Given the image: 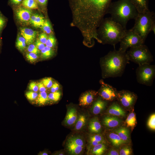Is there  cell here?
<instances>
[{
	"label": "cell",
	"mask_w": 155,
	"mask_h": 155,
	"mask_svg": "<svg viewBox=\"0 0 155 155\" xmlns=\"http://www.w3.org/2000/svg\"><path fill=\"white\" fill-rule=\"evenodd\" d=\"M121 122L120 119L115 116H106L103 121V124L109 127H116L120 124Z\"/></svg>",
	"instance_id": "obj_17"
},
{
	"label": "cell",
	"mask_w": 155,
	"mask_h": 155,
	"mask_svg": "<svg viewBox=\"0 0 155 155\" xmlns=\"http://www.w3.org/2000/svg\"><path fill=\"white\" fill-rule=\"evenodd\" d=\"M155 16L154 12L150 11L139 13L135 19L134 25L131 30L138 34L144 42L155 23Z\"/></svg>",
	"instance_id": "obj_5"
},
{
	"label": "cell",
	"mask_w": 155,
	"mask_h": 155,
	"mask_svg": "<svg viewBox=\"0 0 155 155\" xmlns=\"http://www.w3.org/2000/svg\"><path fill=\"white\" fill-rule=\"evenodd\" d=\"M47 0H38V2L42 5H45L47 2Z\"/></svg>",
	"instance_id": "obj_49"
},
{
	"label": "cell",
	"mask_w": 155,
	"mask_h": 155,
	"mask_svg": "<svg viewBox=\"0 0 155 155\" xmlns=\"http://www.w3.org/2000/svg\"><path fill=\"white\" fill-rule=\"evenodd\" d=\"M108 113L117 116L124 117L125 115V113L123 109L119 104L115 102H113L109 106Z\"/></svg>",
	"instance_id": "obj_16"
},
{
	"label": "cell",
	"mask_w": 155,
	"mask_h": 155,
	"mask_svg": "<svg viewBox=\"0 0 155 155\" xmlns=\"http://www.w3.org/2000/svg\"><path fill=\"white\" fill-rule=\"evenodd\" d=\"M100 28L99 39L101 43L113 45L114 48L120 42L125 34L126 29L116 22L111 17L102 21Z\"/></svg>",
	"instance_id": "obj_4"
},
{
	"label": "cell",
	"mask_w": 155,
	"mask_h": 155,
	"mask_svg": "<svg viewBox=\"0 0 155 155\" xmlns=\"http://www.w3.org/2000/svg\"><path fill=\"white\" fill-rule=\"evenodd\" d=\"M126 52L116 50L114 48L102 58L100 61L102 76L104 78L121 76L129 63Z\"/></svg>",
	"instance_id": "obj_1"
},
{
	"label": "cell",
	"mask_w": 155,
	"mask_h": 155,
	"mask_svg": "<svg viewBox=\"0 0 155 155\" xmlns=\"http://www.w3.org/2000/svg\"><path fill=\"white\" fill-rule=\"evenodd\" d=\"M32 15V11L30 9L22 7H19L16 11L18 19L24 22H29Z\"/></svg>",
	"instance_id": "obj_13"
},
{
	"label": "cell",
	"mask_w": 155,
	"mask_h": 155,
	"mask_svg": "<svg viewBox=\"0 0 155 155\" xmlns=\"http://www.w3.org/2000/svg\"><path fill=\"white\" fill-rule=\"evenodd\" d=\"M61 93L59 91L54 92H51L48 95L49 101L56 102L58 101L60 98Z\"/></svg>",
	"instance_id": "obj_32"
},
{
	"label": "cell",
	"mask_w": 155,
	"mask_h": 155,
	"mask_svg": "<svg viewBox=\"0 0 155 155\" xmlns=\"http://www.w3.org/2000/svg\"><path fill=\"white\" fill-rule=\"evenodd\" d=\"M145 42L137 34L131 29L127 30L125 34L120 41L119 51L125 52L129 48L144 44Z\"/></svg>",
	"instance_id": "obj_8"
},
{
	"label": "cell",
	"mask_w": 155,
	"mask_h": 155,
	"mask_svg": "<svg viewBox=\"0 0 155 155\" xmlns=\"http://www.w3.org/2000/svg\"><path fill=\"white\" fill-rule=\"evenodd\" d=\"M45 44L41 42L38 39L36 40L35 45L39 50H41L45 46Z\"/></svg>",
	"instance_id": "obj_45"
},
{
	"label": "cell",
	"mask_w": 155,
	"mask_h": 155,
	"mask_svg": "<svg viewBox=\"0 0 155 155\" xmlns=\"http://www.w3.org/2000/svg\"><path fill=\"white\" fill-rule=\"evenodd\" d=\"M114 131L125 143L128 142L129 141V131L127 128L121 127L115 130Z\"/></svg>",
	"instance_id": "obj_20"
},
{
	"label": "cell",
	"mask_w": 155,
	"mask_h": 155,
	"mask_svg": "<svg viewBox=\"0 0 155 155\" xmlns=\"http://www.w3.org/2000/svg\"><path fill=\"white\" fill-rule=\"evenodd\" d=\"M86 121L85 115H80L75 125V129L77 130L81 129L85 124Z\"/></svg>",
	"instance_id": "obj_29"
},
{
	"label": "cell",
	"mask_w": 155,
	"mask_h": 155,
	"mask_svg": "<svg viewBox=\"0 0 155 155\" xmlns=\"http://www.w3.org/2000/svg\"><path fill=\"white\" fill-rule=\"evenodd\" d=\"M60 86L59 84L57 82L54 83L51 88V92H54L59 90Z\"/></svg>",
	"instance_id": "obj_44"
},
{
	"label": "cell",
	"mask_w": 155,
	"mask_h": 155,
	"mask_svg": "<svg viewBox=\"0 0 155 155\" xmlns=\"http://www.w3.org/2000/svg\"><path fill=\"white\" fill-rule=\"evenodd\" d=\"M56 44V40L52 35H50L48 38L45 45L51 48L54 47Z\"/></svg>",
	"instance_id": "obj_34"
},
{
	"label": "cell",
	"mask_w": 155,
	"mask_h": 155,
	"mask_svg": "<svg viewBox=\"0 0 155 155\" xmlns=\"http://www.w3.org/2000/svg\"><path fill=\"white\" fill-rule=\"evenodd\" d=\"M106 149V147L104 143H99L93 146L92 150V154L95 155H101L103 154Z\"/></svg>",
	"instance_id": "obj_24"
},
{
	"label": "cell",
	"mask_w": 155,
	"mask_h": 155,
	"mask_svg": "<svg viewBox=\"0 0 155 155\" xmlns=\"http://www.w3.org/2000/svg\"><path fill=\"white\" fill-rule=\"evenodd\" d=\"M139 13L149 11L148 0H130Z\"/></svg>",
	"instance_id": "obj_14"
},
{
	"label": "cell",
	"mask_w": 155,
	"mask_h": 155,
	"mask_svg": "<svg viewBox=\"0 0 155 155\" xmlns=\"http://www.w3.org/2000/svg\"><path fill=\"white\" fill-rule=\"evenodd\" d=\"M26 59L32 63L35 62L38 58L37 54L30 52L27 53L26 54Z\"/></svg>",
	"instance_id": "obj_35"
},
{
	"label": "cell",
	"mask_w": 155,
	"mask_h": 155,
	"mask_svg": "<svg viewBox=\"0 0 155 155\" xmlns=\"http://www.w3.org/2000/svg\"><path fill=\"white\" fill-rule=\"evenodd\" d=\"M44 21V17L42 16L34 13L32 15L29 22L33 26L38 28H41Z\"/></svg>",
	"instance_id": "obj_18"
},
{
	"label": "cell",
	"mask_w": 155,
	"mask_h": 155,
	"mask_svg": "<svg viewBox=\"0 0 155 155\" xmlns=\"http://www.w3.org/2000/svg\"><path fill=\"white\" fill-rule=\"evenodd\" d=\"M106 102L100 98L98 99L94 104L92 107L93 113L97 115L100 113L105 108Z\"/></svg>",
	"instance_id": "obj_19"
},
{
	"label": "cell",
	"mask_w": 155,
	"mask_h": 155,
	"mask_svg": "<svg viewBox=\"0 0 155 155\" xmlns=\"http://www.w3.org/2000/svg\"><path fill=\"white\" fill-rule=\"evenodd\" d=\"M27 50L29 52L33 53L36 54H38L39 52V50L36 46L32 44L28 45Z\"/></svg>",
	"instance_id": "obj_39"
},
{
	"label": "cell",
	"mask_w": 155,
	"mask_h": 155,
	"mask_svg": "<svg viewBox=\"0 0 155 155\" xmlns=\"http://www.w3.org/2000/svg\"><path fill=\"white\" fill-rule=\"evenodd\" d=\"M67 147L70 153L74 155H78L80 153L84 147L78 146L73 143L67 142Z\"/></svg>",
	"instance_id": "obj_22"
},
{
	"label": "cell",
	"mask_w": 155,
	"mask_h": 155,
	"mask_svg": "<svg viewBox=\"0 0 155 155\" xmlns=\"http://www.w3.org/2000/svg\"><path fill=\"white\" fill-rule=\"evenodd\" d=\"M109 138L113 145L119 146L125 143L119 136L116 133H111L108 135Z\"/></svg>",
	"instance_id": "obj_23"
},
{
	"label": "cell",
	"mask_w": 155,
	"mask_h": 155,
	"mask_svg": "<svg viewBox=\"0 0 155 155\" xmlns=\"http://www.w3.org/2000/svg\"><path fill=\"white\" fill-rule=\"evenodd\" d=\"M26 44L24 38L22 36H18L16 42L17 48L20 51H23L26 49Z\"/></svg>",
	"instance_id": "obj_28"
},
{
	"label": "cell",
	"mask_w": 155,
	"mask_h": 155,
	"mask_svg": "<svg viewBox=\"0 0 155 155\" xmlns=\"http://www.w3.org/2000/svg\"><path fill=\"white\" fill-rule=\"evenodd\" d=\"M20 33L22 36L25 40L26 44L28 45L32 44L34 41L37 34L35 31L28 28H21Z\"/></svg>",
	"instance_id": "obj_11"
},
{
	"label": "cell",
	"mask_w": 155,
	"mask_h": 155,
	"mask_svg": "<svg viewBox=\"0 0 155 155\" xmlns=\"http://www.w3.org/2000/svg\"><path fill=\"white\" fill-rule=\"evenodd\" d=\"M155 23H154L153 24L152 28H151V31H153L154 34L155 33Z\"/></svg>",
	"instance_id": "obj_51"
},
{
	"label": "cell",
	"mask_w": 155,
	"mask_h": 155,
	"mask_svg": "<svg viewBox=\"0 0 155 155\" xmlns=\"http://www.w3.org/2000/svg\"><path fill=\"white\" fill-rule=\"evenodd\" d=\"M131 153V150L127 147H125L122 148L119 152V154L121 155H129Z\"/></svg>",
	"instance_id": "obj_42"
},
{
	"label": "cell",
	"mask_w": 155,
	"mask_h": 155,
	"mask_svg": "<svg viewBox=\"0 0 155 155\" xmlns=\"http://www.w3.org/2000/svg\"><path fill=\"white\" fill-rule=\"evenodd\" d=\"M119 153L116 150H112L110 151L108 154V155H119Z\"/></svg>",
	"instance_id": "obj_48"
},
{
	"label": "cell",
	"mask_w": 155,
	"mask_h": 155,
	"mask_svg": "<svg viewBox=\"0 0 155 155\" xmlns=\"http://www.w3.org/2000/svg\"><path fill=\"white\" fill-rule=\"evenodd\" d=\"M101 85L99 94L103 100L113 101L117 98L118 92L111 85L104 82L103 80L100 81Z\"/></svg>",
	"instance_id": "obj_9"
},
{
	"label": "cell",
	"mask_w": 155,
	"mask_h": 155,
	"mask_svg": "<svg viewBox=\"0 0 155 155\" xmlns=\"http://www.w3.org/2000/svg\"><path fill=\"white\" fill-rule=\"evenodd\" d=\"M47 38V35L45 32L42 33L39 35V40L44 44H45Z\"/></svg>",
	"instance_id": "obj_43"
},
{
	"label": "cell",
	"mask_w": 155,
	"mask_h": 155,
	"mask_svg": "<svg viewBox=\"0 0 155 155\" xmlns=\"http://www.w3.org/2000/svg\"><path fill=\"white\" fill-rule=\"evenodd\" d=\"M36 99V102L40 105L44 104L49 101L48 95L46 92H40Z\"/></svg>",
	"instance_id": "obj_26"
},
{
	"label": "cell",
	"mask_w": 155,
	"mask_h": 155,
	"mask_svg": "<svg viewBox=\"0 0 155 155\" xmlns=\"http://www.w3.org/2000/svg\"><path fill=\"white\" fill-rule=\"evenodd\" d=\"M89 129L92 132L98 133L100 132L101 125L97 118H94L91 120L89 125Z\"/></svg>",
	"instance_id": "obj_21"
},
{
	"label": "cell",
	"mask_w": 155,
	"mask_h": 155,
	"mask_svg": "<svg viewBox=\"0 0 155 155\" xmlns=\"http://www.w3.org/2000/svg\"><path fill=\"white\" fill-rule=\"evenodd\" d=\"M22 0H11L12 3L15 4H18L21 3Z\"/></svg>",
	"instance_id": "obj_50"
},
{
	"label": "cell",
	"mask_w": 155,
	"mask_h": 155,
	"mask_svg": "<svg viewBox=\"0 0 155 155\" xmlns=\"http://www.w3.org/2000/svg\"><path fill=\"white\" fill-rule=\"evenodd\" d=\"M40 154L41 155H47L48 154L46 152H43L40 153Z\"/></svg>",
	"instance_id": "obj_52"
},
{
	"label": "cell",
	"mask_w": 155,
	"mask_h": 155,
	"mask_svg": "<svg viewBox=\"0 0 155 155\" xmlns=\"http://www.w3.org/2000/svg\"><path fill=\"white\" fill-rule=\"evenodd\" d=\"M67 142L73 143L78 146L84 147L83 141L81 138L78 137H71L68 138Z\"/></svg>",
	"instance_id": "obj_31"
},
{
	"label": "cell",
	"mask_w": 155,
	"mask_h": 155,
	"mask_svg": "<svg viewBox=\"0 0 155 155\" xmlns=\"http://www.w3.org/2000/svg\"><path fill=\"white\" fill-rule=\"evenodd\" d=\"M41 28L45 33L47 34L51 33L52 31L51 25L49 21L47 20L44 21Z\"/></svg>",
	"instance_id": "obj_33"
},
{
	"label": "cell",
	"mask_w": 155,
	"mask_h": 155,
	"mask_svg": "<svg viewBox=\"0 0 155 155\" xmlns=\"http://www.w3.org/2000/svg\"><path fill=\"white\" fill-rule=\"evenodd\" d=\"M36 2H38V0H34Z\"/></svg>",
	"instance_id": "obj_53"
},
{
	"label": "cell",
	"mask_w": 155,
	"mask_h": 155,
	"mask_svg": "<svg viewBox=\"0 0 155 155\" xmlns=\"http://www.w3.org/2000/svg\"><path fill=\"white\" fill-rule=\"evenodd\" d=\"M97 93V92L92 90L86 92L80 97L79 105L85 106L90 104L94 100Z\"/></svg>",
	"instance_id": "obj_12"
},
{
	"label": "cell",
	"mask_w": 155,
	"mask_h": 155,
	"mask_svg": "<svg viewBox=\"0 0 155 155\" xmlns=\"http://www.w3.org/2000/svg\"><path fill=\"white\" fill-rule=\"evenodd\" d=\"M121 105L126 107H130L137 99L135 94L129 91L122 90L118 92L117 98Z\"/></svg>",
	"instance_id": "obj_10"
},
{
	"label": "cell",
	"mask_w": 155,
	"mask_h": 155,
	"mask_svg": "<svg viewBox=\"0 0 155 155\" xmlns=\"http://www.w3.org/2000/svg\"><path fill=\"white\" fill-rule=\"evenodd\" d=\"M38 90L40 92H46L47 88L44 86L41 82L37 83Z\"/></svg>",
	"instance_id": "obj_46"
},
{
	"label": "cell",
	"mask_w": 155,
	"mask_h": 155,
	"mask_svg": "<svg viewBox=\"0 0 155 155\" xmlns=\"http://www.w3.org/2000/svg\"><path fill=\"white\" fill-rule=\"evenodd\" d=\"M136 79L140 84L151 86L155 77V66L150 64L139 65L136 70Z\"/></svg>",
	"instance_id": "obj_7"
},
{
	"label": "cell",
	"mask_w": 155,
	"mask_h": 155,
	"mask_svg": "<svg viewBox=\"0 0 155 155\" xmlns=\"http://www.w3.org/2000/svg\"><path fill=\"white\" fill-rule=\"evenodd\" d=\"M107 13L111 14L113 20L125 29L128 21L135 20L139 13L130 0H118L111 2Z\"/></svg>",
	"instance_id": "obj_2"
},
{
	"label": "cell",
	"mask_w": 155,
	"mask_h": 155,
	"mask_svg": "<svg viewBox=\"0 0 155 155\" xmlns=\"http://www.w3.org/2000/svg\"><path fill=\"white\" fill-rule=\"evenodd\" d=\"M148 125L151 129H155V114H153L150 117L148 122Z\"/></svg>",
	"instance_id": "obj_38"
},
{
	"label": "cell",
	"mask_w": 155,
	"mask_h": 155,
	"mask_svg": "<svg viewBox=\"0 0 155 155\" xmlns=\"http://www.w3.org/2000/svg\"><path fill=\"white\" fill-rule=\"evenodd\" d=\"M112 0H69L71 6L76 10H85L87 16L96 21L102 20L107 13Z\"/></svg>",
	"instance_id": "obj_3"
},
{
	"label": "cell",
	"mask_w": 155,
	"mask_h": 155,
	"mask_svg": "<svg viewBox=\"0 0 155 155\" xmlns=\"http://www.w3.org/2000/svg\"><path fill=\"white\" fill-rule=\"evenodd\" d=\"M129 61L139 65L150 64L153 61V57L148 46L144 44L131 48L126 52Z\"/></svg>",
	"instance_id": "obj_6"
},
{
	"label": "cell",
	"mask_w": 155,
	"mask_h": 155,
	"mask_svg": "<svg viewBox=\"0 0 155 155\" xmlns=\"http://www.w3.org/2000/svg\"><path fill=\"white\" fill-rule=\"evenodd\" d=\"M91 139L98 142L99 143H104V141L102 136L99 134H95L91 135L89 137Z\"/></svg>",
	"instance_id": "obj_40"
},
{
	"label": "cell",
	"mask_w": 155,
	"mask_h": 155,
	"mask_svg": "<svg viewBox=\"0 0 155 155\" xmlns=\"http://www.w3.org/2000/svg\"><path fill=\"white\" fill-rule=\"evenodd\" d=\"M41 82L47 88H50L53 84V80L50 77L44 78Z\"/></svg>",
	"instance_id": "obj_36"
},
{
	"label": "cell",
	"mask_w": 155,
	"mask_h": 155,
	"mask_svg": "<svg viewBox=\"0 0 155 155\" xmlns=\"http://www.w3.org/2000/svg\"><path fill=\"white\" fill-rule=\"evenodd\" d=\"M136 122V118L134 113H130L128 116L126 120L127 127H133Z\"/></svg>",
	"instance_id": "obj_30"
},
{
	"label": "cell",
	"mask_w": 155,
	"mask_h": 155,
	"mask_svg": "<svg viewBox=\"0 0 155 155\" xmlns=\"http://www.w3.org/2000/svg\"><path fill=\"white\" fill-rule=\"evenodd\" d=\"M5 22L4 18L0 14V31H1L4 26Z\"/></svg>",
	"instance_id": "obj_47"
},
{
	"label": "cell",
	"mask_w": 155,
	"mask_h": 155,
	"mask_svg": "<svg viewBox=\"0 0 155 155\" xmlns=\"http://www.w3.org/2000/svg\"><path fill=\"white\" fill-rule=\"evenodd\" d=\"M29 90L35 92H37L38 90L37 83L32 82L29 84L28 86Z\"/></svg>",
	"instance_id": "obj_41"
},
{
	"label": "cell",
	"mask_w": 155,
	"mask_h": 155,
	"mask_svg": "<svg viewBox=\"0 0 155 155\" xmlns=\"http://www.w3.org/2000/svg\"><path fill=\"white\" fill-rule=\"evenodd\" d=\"M25 95L27 98L28 100H33L37 98L38 94L36 92L30 91L27 92Z\"/></svg>",
	"instance_id": "obj_37"
},
{
	"label": "cell",
	"mask_w": 155,
	"mask_h": 155,
	"mask_svg": "<svg viewBox=\"0 0 155 155\" xmlns=\"http://www.w3.org/2000/svg\"><path fill=\"white\" fill-rule=\"evenodd\" d=\"M41 56L43 59H46L50 58L54 55V51L52 48L45 46L41 50Z\"/></svg>",
	"instance_id": "obj_25"
},
{
	"label": "cell",
	"mask_w": 155,
	"mask_h": 155,
	"mask_svg": "<svg viewBox=\"0 0 155 155\" xmlns=\"http://www.w3.org/2000/svg\"><path fill=\"white\" fill-rule=\"evenodd\" d=\"M22 5L28 9H35L38 8L36 2L34 0H23Z\"/></svg>",
	"instance_id": "obj_27"
},
{
	"label": "cell",
	"mask_w": 155,
	"mask_h": 155,
	"mask_svg": "<svg viewBox=\"0 0 155 155\" xmlns=\"http://www.w3.org/2000/svg\"><path fill=\"white\" fill-rule=\"evenodd\" d=\"M77 110L74 108H71L68 110L65 119V123L68 125L74 124L77 119Z\"/></svg>",
	"instance_id": "obj_15"
}]
</instances>
